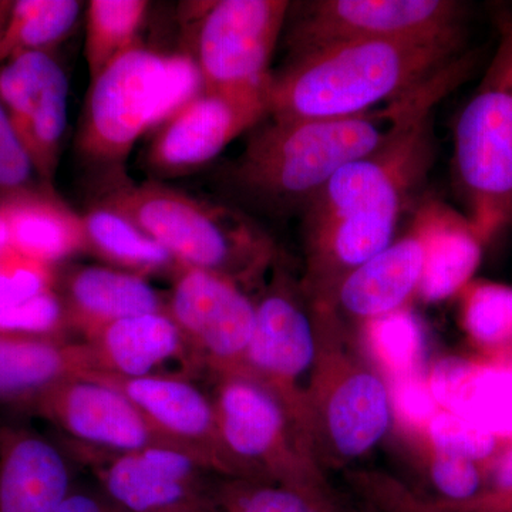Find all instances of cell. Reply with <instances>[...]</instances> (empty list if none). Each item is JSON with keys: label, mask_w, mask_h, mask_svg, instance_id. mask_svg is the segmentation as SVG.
Returning a JSON list of instances; mask_svg holds the SVG:
<instances>
[{"label": "cell", "mask_w": 512, "mask_h": 512, "mask_svg": "<svg viewBox=\"0 0 512 512\" xmlns=\"http://www.w3.org/2000/svg\"><path fill=\"white\" fill-rule=\"evenodd\" d=\"M9 244L22 254L59 266L86 252L82 214L55 190L40 187L0 198Z\"/></svg>", "instance_id": "obj_25"}, {"label": "cell", "mask_w": 512, "mask_h": 512, "mask_svg": "<svg viewBox=\"0 0 512 512\" xmlns=\"http://www.w3.org/2000/svg\"><path fill=\"white\" fill-rule=\"evenodd\" d=\"M0 330L33 335H63L66 320L59 296L52 292L18 305L0 306Z\"/></svg>", "instance_id": "obj_36"}, {"label": "cell", "mask_w": 512, "mask_h": 512, "mask_svg": "<svg viewBox=\"0 0 512 512\" xmlns=\"http://www.w3.org/2000/svg\"><path fill=\"white\" fill-rule=\"evenodd\" d=\"M70 493L66 458L22 427L0 429V512H56Z\"/></svg>", "instance_id": "obj_21"}, {"label": "cell", "mask_w": 512, "mask_h": 512, "mask_svg": "<svg viewBox=\"0 0 512 512\" xmlns=\"http://www.w3.org/2000/svg\"><path fill=\"white\" fill-rule=\"evenodd\" d=\"M165 312L187 343L192 362L212 376H245L255 328V301L237 282L214 272L180 266Z\"/></svg>", "instance_id": "obj_12"}, {"label": "cell", "mask_w": 512, "mask_h": 512, "mask_svg": "<svg viewBox=\"0 0 512 512\" xmlns=\"http://www.w3.org/2000/svg\"><path fill=\"white\" fill-rule=\"evenodd\" d=\"M84 343L94 373L101 375L128 379L164 375L161 369L174 359L192 363L180 329L165 311L117 320Z\"/></svg>", "instance_id": "obj_24"}, {"label": "cell", "mask_w": 512, "mask_h": 512, "mask_svg": "<svg viewBox=\"0 0 512 512\" xmlns=\"http://www.w3.org/2000/svg\"><path fill=\"white\" fill-rule=\"evenodd\" d=\"M40 187L45 185L40 183L0 101V198Z\"/></svg>", "instance_id": "obj_38"}, {"label": "cell", "mask_w": 512, "mask_h": 512, "mask_svg": "<svg viewBox=\"0 0 512 512\" xmlns=\"http://www.w3.org/2000/svg\"><path fill=\"white\" fill-rule=\"evenodd\" d=\"M454 177L485 244L512 225V19L454 128Z\"/></svg>", "instance_id": "obj_6"}, {"label": "cell", "mask_w": 512, "mask_h": 512, "mask_svg": "<svg viewBox=\"0 0 512 512\" xmlns=\"http://www.w3.org/2000/svg\"><path fill=\"white\" fill-rule=\"evenodd\" d=\"M457 296L468 340L488 356L512 353L511 286L473 279Z\"/></svg>", "instance_id": "obj_30"}, {"label": "cell", "mask_w": 512, "mask_h": 512, "mask_svg": "<svg viewBox=\"0 0 512 512\" xmlns=\"http://www.w3.org/2000/svg\"><path fill=\"white\" fill-rule=\"evenodd\" d=\"M217 512H350L335 490L289 487L264 481L222 478Z\"/></svg>", "instance_id": "obj_29"}, {"label": "cell", "mask_w": 512, "mask_h": 512, "mask_svg": "<svg viewBox=\"0 0 512 512\" xmlns=\"http://www.w3.org/2000/svg\"><path fill=\"white\" fill-rule=\"evenodd\" d=\"M311 311L318 349L305 394L306 434L323 470L349 467L392 429V396L338 311Z\"/></svg>", "instance_id": "obj_5"}, {"label": "cell", "mask_w": 512, "mask_h": 512, "mask_svg": "<svg viewBox=\"0 0 512 512\" xmlns=\"http://www.w3.org/2000/svg\"><path fill=\"white\" fill-rule=\"evenodd\" d=\"M424 256V231L414 217L406 234L343 279L336 293V311L363 323L406 309L417 295Z\"/></svg>", "instance_id": "obj_19"}, {"label": "cell", "mask_w": 512, "mask_h": 512, "mask_svg": "<svg viewBox=\"0 0 512 512\" xmlns=\"http://www.w3.org/2000/svg\"><path fill=\"white\" fill-rule=\"evenodd\" d=\"M181 512H217V508H200V510H190V511H181Z\"/></svg>", "instance_id": "obj_42"}, {"label": "cell", "mask_w": 512, "mask_h": 512, "mask_svg": "<svg viewBox=\"0 0 512 512\" xmlns=\"http://www.w3.org/2000/svg\"><path fill=\"white\" fill-rule=\"evenodd\" d=\"M346 481L373 512H454L434 497L420 494L399 477L373 468L349 470Z\"/></svg>", "instance_id": "obj_33"}, {"label": "cell", "mask_w": 512, "mask_h": 512, "mask_svg": "<svg viewBox=\"0 0 512 512\" xmlns=\"http://www.w3.org/2000/svg\"><path fill=\"white\" fill-rule=\"evenodd\" d=\"M466 6L453 0H315L291 3L289 60L359 40L439 35L464 29Z\"/></svg>", "instance_id": "obj_11"}, {"label": "cell", "mask_w": 512, "mask_h": 512, "mask_svg": "<svg viewBox=\"0 0 512 512\" xmlns=\"http://www.w3.org/2000/svg\"><path fill=\"white\" fill-rule=\"evenodd\" d=\"M35 410L77 443L107 453L177 447L126 394L96 376L70 377L56 384L37 402Z\"/></svg>", "instance_id": "obj_16"}, {"label": "cell", "mask_w": 512, "mask_h": 512, "mask_svg": "<svg viewBox=\"0 0 512 512\" xmlns=\"http://www.w3.org/2000/svg\"><path fill=\"white\" fill-rule=\"evenodd\" d=\"M286 0H198L178 8L181 39L201 87L256 89L271 83L269 69L285 29Z\"/></svg>", "instance_id": "obj_8"}, {"label": "cell", "mask_w": 512, "mask_h": 512, "mask_svg": "<svg viewBox=\"0 0 512 512\" xmlns=\"http://www.w3.org/2000/svg\"><path fill=\"white\" fill-rule=\"evenodd\" d=\"M426 87V86H424ZM359 116L275 120L252 133L229 168L234 190L274 214L305 210L346 165L383 146L424 89Z\"/></svg>", "instance_id": "obj_3"}, {"label": "cell", "mask_w": 512, "mask_h": 512, "mask_svg": "<svg viewBox=\"0 0 512 512\" xmlns=\"http://www.w3.org/2000/svg\"><path fill=\"white\" fill-rule=\"evenodd\" d=\"M126 394L175 446L200 458L222 478H238L222 443L212 396L180 375L117 377L93 373Z\"/></svg>", "instance_id": "obj_17"}, {"label": "cell", "mask_w": 512, "mask_h": 512, "mask_svg": "<svg viewBox=\"0 0 512 512\" xmlns=\"http://www.w3.org/2000/svg\"><path fill=\"white\" fill-rule=\"evenodd\" d=\"M387 384L392 396L394 419H399L407 430L423 434L431 417L440 410L430 392L427 376L393 380Z\"/></svg>", "instance_id": "obj_39"}, {"label": "cell", "mask_w": 512, "mask_h": 512, "mask_svg": "<svg viewBox=\"0 0 512 512\" xmlns=\"http://www.w3.org/2000/svg\"><path fill=\"white\" fill-rule=\"evenodd\" d=\"M437 501L454 512H512V439L485 470L484 487L476 497L461 503Z\"/></svg>", "instance_id": "obj_37"}, {"label": "cell", "mask_w": 512, "mask_h": 512, "mask_svg": "<svg viewBox=\"0 0 512 512\" xmlns=\"http://www.w3.org/2000/svg\"><path fill=\"white\" fill-rule=\"evenodd\" d=\"M59 266L22 254L12 245L0 249V306L18 305L56 292Z\"/></svg>", "instance_id": "obj_34"}, {"label": "cell", "mask_w": 512, "mask_h": 512, "mask_svg": "<svg viewBox=\"0 0 512 512\" xmlns=\"http://www.w3.org/2000/svg\"><path fill=\"white\" fill-rule=\"evenodd\" d=\"M427 383L439 409L512 439V365L443 357L431 367Z\"/></svg>", "instance_id": "obj_22"}, {"label": "cell", "mask_w": 512, "mask_h": 512, "mask_svg": "<svg viewBox=\"0 0 512 512\" xmlns=\"http://www.w3.org/2000/svg\"><path fill=\"white\" fill-rule=\"evenodd\" d=\"M86 252L111 268L150 278L180 269L177 259L127 215L94 201L82 214Z\"/></svg>", "instance_id": "obj_26"}, {"label": "cell", "mask_w": 512, "mask_h": 512, "mask_svg": "<svg viewBox=\"0 0 512 512\" xmlns=\"http://www.w3.org/2000/svg\"><path fill=\"white\" fill-rule=\"evenodd\" d=\"M178 74L174 60L140 43L92 80L76 148L103 171L104 184L126 177L123 165L137 141L177 101Z\"/></svg>", "instance_id": "obj_7"}, {"label": "cell", "mask_w": 512, "mask_h": 512, "mask_svg": "<svg viewBox=\"0 0 512 512\" xmlns=\"http://www.w3.org/2000/svg\"><path fill=\"white\" fill-rule=\"evenodd\" d=\"M255 312L244 377L274 394L309 446L305 394L318 339L301 281L276 266L274 278L255 301Z\"/></svg>", "instance_id": "obj_10"}, {"label": "cell", "mask_w": 512, "mask_h": 512, "mask_svg": "<svg viewBox=\"0 0 512 512\" xmlns=\"http://www.w3.org/2000/svg\"><path fill=\"white\" fill-rule=\"evenodd\" d=\"M464 29L439 35L359 40L288 60L272 73L269 117L325 120L396 103L463 59Z\"/></svg>", "instance_id": "obj_2"}, {"label": "cell", "mask_w": 512, "mask_h": 512, "mask_svg": "<svg viewBox=\"0 0 512 512\" xmlns=\"http://www.w3.org/2000/svg\"><path fill=\"white\" fill-rule=\"evenodd\" d=\"M269 84L256 89H198L158 127L146 153L148 171L171 178L211 163L235 138L269 116Z\"/></svg>", "instance_id": "obj_13"}, {"label": "cell", "mask_w": 512, "mask_h": 512, "mask_svg": "<svg viewBox=\"0 0 512 512\" xmlns=\"http://www.w3.org/2000/svg\"><path fill=\"white\" fill-rule=\"evenodd\" d=\"M466 76L454 67L424 87L389 140L343 167L306 205L301 285L312 308L335 309L343 279L393 241L433 165V109Z\"/></svg>", "instance_id": "obj_1"}, {"label": "cell", "mask_w": 512, "mask_h": 512, "mask_svg": "<svg viewBox=\"0 0 512 512\" xmlns=\"http://www.w3.org/2000/svg\"><path fill=\"white\" fill-rule=\"evenodd\" d=\"M9 245L8 228H6L5 217H3L2 207H0V249Z\"/></svg>", "instance_id": "obj_41"}, {"label": "cell", "mask_w": 512, "mask_h": 512, "mask_svg": "<svg viewBox=\"0 0 512 512\" xmlns=\"http://www.w3.org/2000/svg\"><path fill=\"white\" fill-rule=\"evenodd\" d=\"M0 101L40 183H53L69 114V79L52 52L13 57L0 66Z\"/></svg>", "instance_id": "obj_15"}, {"label": "cell", "mask_w": 512, "mask_h": 512, "mask_svg": "<svg viewBox=\"0 0 512 512\" xmlns=\"http://www.w3.org/2000/svg\"><path fill=\"white\" fill-rule=\"evenodd\" d=\"M84 450L104 494L124 511L181 512L215 507L222 477L183 448L158 446L130 453Z\"/></svg>", "instance_id": "obj_14"}, {"label": "cell", "mask_w": 512, "mask_h": 512, "mask_svg": "<svg viewBox=\"0 0 512 512\" xmlns=\"http://www.w3.org/2000/svg\"><path fill=\"white\" fill-rule=\"evenodd\" d=\"M92 373V356L82 340L0 330V406L35 409L56 384Z\"/></svg>", "instance_id": "obj_20"}, {"label": "cell", "mask_w": 512, "mask_h": 512, "mask_svg": "<svg viewBox=\"0 0 512 512\" xmlns=\"http://www.w3.org/2000/svg\"><path fill=\"white\" fill-rule=\"evenodd\" d=\"M212 402L238 478L333 490L285 407L262 384L244 376L217 377Z\"/></svg>", "instance_id": "obj_9"}, {"label": "cell", "mask_w": 512, "mask_h": 512, "mask_svg": "<svg viewBox=\"0 0 512 512\" xmlns=\"http://www.w3.org/2000/svg\"><path fill=\"white\" fill-rule=\"evenodd\" d=\"M426 239L423 274L416 298L439 303L453 298L473 281L485 242L466 214L446 202H423L416 215Z\"/></svg>", "instance_id": "obj_23"}, {"label": "cell", "mask_w": 512, "mask_h": 512, "mask_svg": "<svg viewBox=\"0 0 512 512\" xmlns=\"http://www.w3.org/2000/svg\"><path fill=\"white\" fill-rule=\"evenodd\" d=\"M56 512H127L106 494L70 491Z\"/></svg>", "instance_id": "obj_40"}, {"label": "cell", "mask_w": 512, "mask_h": 512, "mask_svg": "<svg viewBox=\"0 0 512 512\" xmlns=\"http://www.w3.org/2000/svg\"><path fill=\"white\" fill-rule=\"evenodd\" d=\"M101 188L97 202L127 215L180 265L227 276L245 289L275 264L274 239L235 208L158 181L124 177Z\"/></svg>", "instance_id": "obj_4"}, {"label": "cell", "mask_w": 512, "mask_h": 512, "mask_svg": "<svg viewBox=\"0 0 512 512\" xmlns=\"http://www.w3.org/2000/svg\"><path fill=\"white\" fill-rule=\"evenodd\" d=\"M150 3L146 0H92L87 6L84 56L90 79L140 45V30Z\"/></svg>", "instance_id": "obj_28"}, {"label": "cell", "mask_w": 512, "mask_h": 512, "mask_svg": "<svg viewBox=\"0 0 512 512\" xmlns=\"http://www.w3.org/2000/svg\"><path fill=\"white\" fill-rule=\"evenodd\" d=\"M365 512H373V511H370L369 508H367V510Z\"/></svg>", "instance_id": "obj_43"}, {"label": "cell", "mask_w": 512, "mask_h": 512, "mask_svg": "<svg viewBox=\"0 0 512 512\" xmlns=\"http://www.w3.org/2000/svg\"><path fill=\"white\" fill-rule=\"evenodd\" d=\"M66 330L86 342L117 320L163 312L167 296L144 276L106 265L69 266L57 274Z\"/></svg>", "instance_id": "obj_18"}, {"label": "cell", "mask_w": 512, "mask_h": 512, "mask_svg": "<svg viewBox=\"0 0 512 512\" xmlns=\"http://www.w3.org/2000/svg\"><path fill=\"white\" fill-rule=\"evenodd\" d=\"M421 437L426 446L476 461L485 470L508 440L441 409L431 417Z\"/></svg>", "instance_id": "obj_32"}, {"label": "cell", "mask_w": 512, "mask_h": 512, "mask_svg": "<svg viewBox=\"0 0 512 512\" xmlns=\"http://www.w3.org/2000/svg\"><path fill=\"white\" fill-rule=\"evenodd\" d=\"M427 451V476L437 493V500L461 503L476 497L484 487L485 468L476 461L434 450Z\"/></svg>", "instance_id": "obj_35"}, {"label": "cell", "mask_w": 512, "mask_h": 512, "mask_svg": "<svg viewBox=\"0 0 512 512\" xmlns=\"http://www.w3.org/2000/svg\"><path fill=\"white\" fill-rule=\"evenodd\" d=\"M82 5L77 0L0 2V66L25 53L52 52L72 35Z\"/></svg>", "instance_id": "obj_27"}, {"label": "cell", "mask_w": 512, "mask_h": 512, "mask_svg": "<svg viewBox=\"0 0 512 512\" xmlns=\"http://www.w3.org/2000/svg\"><path fill=\"white\" fill-rule=\"evenodd\" d=\"M365 348L386 382L427 376L423 372L424 340L409 308L363 322Z\"/></svg>", "instance_id": "obj_31"}]
</instances>
